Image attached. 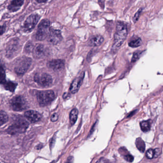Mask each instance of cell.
<instances>
[{
  "label": "cell",
  "instance_id": "1",
  "mask_svg": "<svg viewBox=\"0 0 163 163\" xmlns=\"http://www.w3.org/2000/svg\"><path fill=\"white\" fill-rule=\"evenodd\" d=\"M128 35L127 25L121 22L117 23L116 32L114 36V42L112 46L111 51L116 52L126 39Z\"/></svg>",
  "mask_w": 163,
  "mask_h": 163
},
{
  "label": "cell",
  "instance_id": "2",
  "mask_svg": "<svg viewBox=\"0 0 163 163\" xmlns=\"http://www.w3.org/2000/svg\"><path fill=\"white\" fill-rule=\"evenodd\" d=\"M28 123L21 116L15 117L14 122L8 128L7 131L8 134H16L23 133L28 128Z\"/></svg>",
  "mask_w": 163,
  "mask_h": 163
},
{
  "label": "cell",
  "instance_id": "3",
  "mask_svg": "<svg viewBox=\"0 0 163 163\" xmlns=\"http://www.w3.org/2000/svg\"><path fill=\"white\" fill-rule=\"evenodd\" d=\"M50 22L48 19H45L41 21L36 33V38L37 40L43 41L48 38L50 32Z\"/></svg>",
  "mask_w": 163,
  "mask_h": 163
},
{
  "label": "cell",
  "instance_id": "4",
  "mask_svg": "<svg viewBox=\"0 0 163 163\" xmlns=\"http://www.w3.org/2000/svg\"><path fill=\"white\" fill-rule=\"evenodd\" d=\"M32 59L28 57L23 56L18 58L15 63V71L18 75L25 74L30 66Z\"/></svg>",
  "mask_w": 163,
  "mask_h": 163
},
{
  "label": "cell",
  "instance_id": "5",
  "mask_svg": "<svg viewBox=\"0 0 163 163\" xmlns=\"http://www.w3.org/2000/svg\"><path fill=\"white\" fill-rule=\"evenodd\" d=\"M55 97L54 93L51 90L39 91L36 93L37 101L41 107H45L50 104Z\"/></svg>",
  "mask_w": 163,
  "mask_h": 163
},
{
  "label": "cell",
  "instance_id": "6",
  "mask_svg": "<svg viewBox=\"0 0 163 163\" xmlns=\"http://www.w3.org/2000/svg\"><path fill=\"white\" fill-rule=\"evenodd\" d=\"M10 105L13 111H20L24 110L27 107V103L25 99L20 95L15 96L10 100Z\"/></svg>",
  "mask_w": 163,
  "mask_h": 163
},
{
  "label": "cell",
  "instance_id": "7",
  "mask_svg": "<svg viewBox=\"0 0 163 163\" xmlns=\"http://www.w3.org/2000/svg\"><path fill=\"white\" fill-rule=\"evenodd\" d=\"M34 80L39 86L47 87L51 85L53 79L52 76L46 73H37L34 76Z\"/></svg>",
  "mask_w": 163,
  "mask_h": 163
},
{
  "label": "cell",
  "instance_id": "8",
  "mask_svg": "<svg viewBox=\"0 0 163 163\" xmlns=\"http://www.w3.org/2000/svg\"><path fill=\"white\" fill-rule=\"evenodd\" d=\"M40 16L38 15H32L28 16L24 22L23 29L25 32H31L33 30L39 21Z\"/></svg>",
  "mask_w": 163,
  "mask_h": 163
},
{
  "label": "cell",
  "instance_id": "9",
  "mask_svg": "<svg viewBox=\"0 0 163 163\" xmlns=\"http://www.w3.org/2000/svg\"><path fill=\"white\" fill-rule=\"evenodd\" d=\"M62 39V36L60 31L56 29H51L50 32L48 37V42L53 45H57L61 42Z\"/></svg>",
  "mask_w": 163,
  "mask_h": 163
},
{
  "label": "cell",
  "instance_id": "10",
  "mask_svg": "<svg viewBox=\"0 0 163 163\" xmlns=\"http://www.w3.org/2000/svg\"><path fill=\"white\" fill-rule=\"evenodd\" d=\"M24 116L31 123L37 122L41 119L42 116L39 113L34 110L27 111L24 113Z\"/></svg>",
  "mask_w": 163,
  "mask_h": 163
},
{
  "label": "cell",
  "instance_id": "11",
  "mask_svg": "<svg viewBox=\"0 0 163 163\" xmlns=\"http://www.w3.org/2000/svg\"><path fill=\"white\" fill-rule=\"evenodd\" d=\"M48 67L51 69L53 71H58L64 68L65 66V62L61 59L52 60L48 62Z\"/></svg>",
  "mask_w": 163,
  "mask_h": 163
},
{
  "label": "cell",
  "instance_id": "12",
  "mask_svg": "<svg viewBox=\"0 0 163 163\" xmlns=\"http://www.w3.org/2000/svg\"><path fill=\"white\" fill-rule=\"evenodd\" d=\"M84 76V75L83 74L81 76H80L76 78L73 81L71 84L70 85V88H69L70 92L72 93H75L78 91V90L81 86L83 80Z\"/></svg>",
  "mask_w": 163,
  "mask_h": 163
},
{
  "label": "cell",
  "instance_id": "13",
  "mask_svg": "<svg viewBox=\"0 0 163 163\" xmlns=\"http://www.w3.org/2000/svg\"><path fill=\"white\" fill-rule=\"evenodd\" d=\"M45 50L44 45L41 44H38L35 46L34 49V57L37 59L42 58L45 54Z\"/></svg>",
  "mask_w": 163,
  "mask_h": 163
},
{
  "label": "cell",
  "instance_id": "14",
  "mask_svg": "<svg viewBox=\"0 0 163 163\" xmlns=\"http://www.w3.org/2000/svg\"><path fill=\"white\" fill-rule=\"evenodd\" d=\"M24 4V0H13L8 6V9L11 12L18 11Z\"/></svg>",
  "mask_w": 163,
  "mask_h": 163
},
{
  "label": "cell",
  "instance_id": "15",
  "mask_svg": "<svg viewBox=\"0 0 163 163\" xmlns=\"http://www.w3.org/2000/svg\"><path fill=\"white\" fill-rule=\"evenodd\" d=\"M104 41V38L102 36H93L89 40L88 45L92 47H96L101 45Z\"/></svg>",
  "mask_w": 163,
  "mask_h": 163
},
{
  "label": "cell",
  "instance_id": "16",
  "mask_svg": "<svg viewBox=\"0 0 163 163\" xmlns=\"http://www.w3.org/2000/svg\"><path fill=\"white\" fill-rule=\"evenodd\" d=\"M78 109L76 108L72 109L70 112L69 114V119H70V123L72 125H74L76 123L78 119Z\"/></svg>",
  "mask_w": 163,
  "mask_h": 163
},
{
  "label": "cell",
  "instance_id": "17",
  "mask_svg": "<svg viewBox=\"0 0 163 163\" xmlns=\"http://www.w3.org/2000/svg\"><path fill=\"white\" fill-rule=\"evenodd\" d=\"M135 144L137 148L140 151L143 153L145 151L146 149V145L145 142L143 140L142 138H137L135 141Z\"/></svg>",
  "mask_w": 163,
  "mask_h": 163
},
{
  "label": "cell",
  "instance_id": "18",
  "mask_svg": "<svg viewBox=\"0 0 163 163\" xmlns=\"http://www.w3.org/2000/svg\"><path fill=\"white\" fill-rule=\"evenodd\" d=\"M17 47L16 46V44H15V42L13 44H11L7 47L6 50V54L7 56H11L13 55V53H15V52L17 51Z\"/></svg>",
  "mask_w": 163,
  "mask_h": 163
},
{
  "label": "cell",
  "instance_id": "19",
  "mask_svg": "<svg viewBox=\"0 0 163 163\" xmlns=\"http://www.w3.org/2000/svg\"><path fill=\"white\" fill-rule=\"evenodd\" d=\"M3 85L4 86V88H6V90L10 91V92H12L15 91V89L17 86V84L11 81H6Z\"/></svg>",
  "mask_w": 163,
  "mask_h": 163
},
{
  "label": "cell",
  "instance_id": "20",
  "mask_svg": "<svg viewBox=\"0 0 163 163\" xmlns=\"http://www.w3.org/2000/svg\"><path fill=\"white\" fill-rule=\"evenodd\" d=\"M140 125L141 130L143 132H147L150 130L151 125L148 121H142Z\"/></svg>",
  "mask_w": 163,
  "mask_h": 163
},
{
  "label": "cell",
  "instance_id": "21",
  "mask_svg": "<svg viewBox=\"0 0 163 163\" xmlns=\"http://www.w3.org/2000/svg\"><path fill=\"white\" fill-rule=\"evenodd\" d=\"M142 43L141 39L140 38H137L130 41V42H129L128 45L129 46L131 47L135 48L140 46L141 45H142Z\"/></svg>",
  "mask_w": 163,
  "mask_h": 163
},
{
  "label": "cell",
  "instance_id": "22",
  "mask_svg": "<svg viewBox=\"0 0 163 163\" xmlns=\"http://www.w3.org/2000/svg\"><path fill=\"white\" fill-rule=\"evenodd\" d=\"M34 48H35V46L34 45L33 43L31 42H29L25 45L24 51L25 53L30 54L31 53H33Z\"/></svg>",
  "mask_w": 163,
  "mask_h": 163
},
{
  "label": "cell",
  "instance_id": "23",
  "mask_svg": "<svg viewBox=\"0 0 163 163\" xmlns=\"http://www.w3.org/2000/svg\"><path fill=\"white\" fill-rule=\"evenodd\" d=\"M8 116L6 112L1 111V125H3V124H6L8 121Z\"/></svg>",
  "mask_w": 163,
  "mask_h": 163
},
{
  "label": "cell",
  "instance_id": "24",
  "mask_svg": "<svg viewBox=\"0 0 163 163\" xmlns=\"http://www.w3.org/2000/svg\"><path fill=\"white\" fill-rule=\"evenodd\" d=\"M6 82V72L3 66H1V84H4Z\"/></svg>",
  "mask_w": 163,
  "mask_h": 163
},
{
  "label": "cell",
  "instance_id": "25",
  "mask_svg": "<svg viewBox=\"0 0 163 163\" xmlns=\"http://www.w3.org/2000/svg\"><path fill=\"white\" fill-rule=\"evenodd\" d=\"M142 53V52L139 51L135 52L133 54V56L132 57V62L134 63V62L138 60L139 59L140 56V55Z\"/></svg>",
  "mask_w": 163,
  "mask_h": 163
},
{
  "label": "cell",
  "instance_id": "26",
  "mask_svg": "<svg viewBox=\"0 0 163 163\" xmlns=\"http://www.w3.org/2000/svg\"><path fill=\"white\" fill-rule=\"evenodd\" d=\"M143 8H141L136 13H135L134 15V16L133 17V21L134 22H136L139 18L141 14L142 13V11H143Z\"/></svg>",
  "mask_w": 163,
  "mask_h": 163
},
{
  "label": "cell",
  "instance_id": "27",
  "mask_svg": "<svg viewBox=\"0 0 163 163\" xmlns=\"http://www.w3.org/2000/svg\"><path fill=\"white\" fill-rule=\"evenodd\" d=\"M146 155L148 159H152L155 155V151L152 149H149L146 153Z\"/></svg>",
  "mask_w": 163,
  "mask_h": 163
},
{
  "label": "cell",
  "instance_id": "28",
  "mask_svg": "<svg viewBox=\"0 0 163 163\" xmlns=\"http://www.w3.org/2000/svg\"><path fill=\"white\" fill-rule=\"evenodd\" d=\"M124 156H125L124 157L125 159L127 162H130V163L133 162V161H134V157H133V155H131L130 154H127V155H125Z\"/></svg>",
  "mask_w": 163,
  "mask_h": 163
},
{
  "label": "cell",
  "instance_id": "29",
  "mask_svg": "<svg viewBox=\"0 0 163 163\" xmlns=\"http://www.w3.org/2000/svg\"><path fill=\"white\" fill-rule=\"evenodd\" d=\"M155 155H154V157L157 158V157H159V155H160L161 154V149L159 148H155Z\"/></svg>",
  "mask_w": 163,
  "mask_h": 163
},
{
  "label": "cell",
  "instance_id": "30",
  "mask_svg": "<svg viewBox=\"0 0 163 163\" xmlns=\"http://www.w3.org/2000/svg\"><path fill=\"white\" fill-rule=\"evenodd\" d=\"M58 118V114L57 113H54V114H52L51 117V120L52 122H55L56 121H57Z\"/></svg>",
  "mask_w": 163,
  "mask_h": 163
},
{
  "label": "cell",
  "instance_id": "31",
  "mask_svg": "<svg viewBox=\"0 0 163 163\" xmlns=\"http://www.w3.org/2000/svg\"><path fill=\"white\" fill-rule=\"evenodd\" d=\"M6 24H3L1 26V35H3V33L5 32L6 30Z\"/></svg>",
  "mask_w": 163,
  "mask_h": 163
},
{
  "label": "cell",
  "instance_id": "32",
  "mask_svg": "<svg viewBox=\"0 0 163 163\" xmlns=\"http://www.w3.org/2000/svg\"><path fill=\"white\" fill-rule=\"evenodd\" d=\"M96 163H105V160L104 158H101Z\"/></svg>",
  "mask_w": 163,
  "mask_h": 163
},
{
  "label": "cell",
  "instance_id": "33",
  "mask_svg": "<svg viewBox=\"0 0 163 163\" xmlns=\"http://www.w3.org/2000/svg\"><path fill=\"white\" fill-rule=\"evenodd\" d=\"M73 161V158L72 157H69L68 158V160L66 161V163H72Z\"/></svg>",
  "mask_w": 163,
  "mask_h": 163
},
{
  "label": "cell",
  "instance_id": "34",
  "mask_svg": "<svg viewBox=\"0 0 163 163\" xmlns=\"http://www.w3.org/2000/svg\"><path fill=\"white\" fill-rule=\"evenodd\" d=\"M36 1L38 3H45L48 1V0H36Z\"/></svg>",
  "mask_w": 163,
  "mask_h": 163
},
{
  "label": "cell",
  "instance_id": "35",
  "mask_svg": "<svg viewBox=\"0 0 163 163\" xmlns=\"http://www.w3.org/2000/svg\"><path fill=\"white\" fill-rule=\"evenodd\" d=\"M135 111H134V112H132V113L130 114H129L128 116L127 117H129L130 116H133V114H134V113H135Z\"/></svg>",
  "mask_w": 163,
  "mask_h": 163
}]
</instances>
